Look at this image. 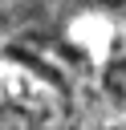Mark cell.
Returning <instances> with one entry per match:
<instances>
[{
  "instance_id": "cell-1",
  "label": "cell",
  "mask_w": 126,
  "mask_h": 130,
  "mask_svg": "<svg viewBox=\"0 0 126 130\" xmlns=\"http://www.w3.org/2000/svg\"><path fill=\"white\" fill-rule=\"evenodd\" d=\"M0 93H4L12 106L49 110V89H45V81H37L28 69H20V65H12V61H0Z\"/></svg>"
}]
</instances>
